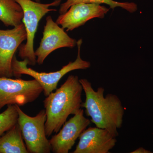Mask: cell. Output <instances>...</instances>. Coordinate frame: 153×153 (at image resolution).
<instances>
[{
  "label": "cell",
  "mask_w": 153,
  "mask_h": 153,
  "mask_svg": "<svg viewBox=\"0 0 153 153\" xmlns=\"http://www.w3.org/2000/svg\"><path fill=\"white\" fill-rule=\"evenodd\" d=\"M82 91L79 77L70 75L55 92L47 96L44 105L47 114L45 130L47 137L57 133L68 116L76 114L81 108Z\"/></svg>",
  "instance_id": "obj_2"
},
{
  "label": "cell",
  "mask_w": 153,
  "mask_h": 153,
  "mask_svg": "<svg viewBox=\"0 0 153 153\" xmlns=\"http://www.w3.org/2000/svg\"><path fill=\"white\" fill-rule=\"evenodd\" d=\"M79 138L73 153H109L117 142L108 131L96 126L85 129Z\"/></svg>",
  "instance_id": "obj_11"
},
{
  "label": "cell",
  "mask_w": 153,
  "mask_h": 153,
  "mask_svg": "<svg viewBox=\"0 0 153 153\" xmlns=\"http://www.w3.org/2000/svg\"><path fill=\"white\" fill-rule=\"evenodd\" d=\"M33 1H36L38 2H40L41 0H33Z\"/></svg>",
  "instance_id": "obj_17"
},
{
  "label": "cell",
  "mask_w": 153,
  "mask_h": 153,
  "mask_svg": "<svg viewBox=\"0 0 153 153\" xmlns=\"http://www.w3.org/2000/svg\"><path fill=\"white\" fill-rule=\"evenodd\" d=\"M80 3H94L99 4H105L109 6L110 8L114 9L119 7L130 13H133L137 10L136 4L133 2H121L114 0H67L65 3L60 5L59 13L60 15L64 13L71 6Z\"/></svg>",
  "instance_id": "obj_14"
},
{
  "label": "cell",
  "mask_w": 153,
  "mask_h": 153,
  "mask_svg": "<svg viewBox=\"0 0 153 153\" xmlns=\"http://www.w3.org/2000/svg\"><path fill=\"white\" fill-rule=\"evenodd\" d=\"M82 43V39L77 41V57L75 61L70 62L63 66L60 70L49 73L39 72L28 67V61L26 59L22 61L17 60L14 56L12 61V69L13 76L17 78H20L22 74H26L36 79L42 86L44 95L47 96L53 91L57 88L58 82L61 78L70 71L79 69H86L90 68L91 63L89 61L82 60L80 57V49Z\"/></svg>",
  "instance_id": "obj_3"
},
{
  "label": "cell",
  "mask_w": 153,
  "mask_h": 153,
  "mask_svg": "<svg viewBox=\"0 0 153 153\" xmlns=\"http://www.w3.org/2000/svg\"><path fill=\"white\" fill-rule=\"evenodd\" d=\"M43 38L40 46L35 52L36 63L42 65L49 54L56 49L64 47L73 48L77 41L68 36L64 29L54 22L51 16L46 18Z\"/></svg>",
  "instance_id": "obj_7"
},
{
  "label": "cell",
  "mask_w": 153,
  "mask_h": 153,
  "mask_svg": "<svg viewBox=\"0 0 153 153\" xmlns=\"http://www.w3.org/2000/svg\"><path fill=\"white\" fill-rule=\"evenodd\" d=\"M90 123L91 120L84 116L83 109L80 108L49 140L51 151L54 153L69 152L76 140Z\"/></svg>",
  "instance_id": "obj_8"
},
{
  "label": "cell",
  "mask_w": 153,
  "mask_h": 153,
  "mask_svg": "<svg viewBox=\"0 0 153 153\" xmlns=\"http://www.w3.org/2000/svg\"><path fill=\"white\" fill-rule=\"evenodd\" d=\"M22 7L24 12L22 21L27 33V42L19 47V57L28 61V65L35 66L36 57L34 50V41L40 20L47 13L55 12L57 10L50 9L51 7H57L61 0H54L49 4H41L33 0H15Z\"/></svg>",
  "instance_id": "obj_4"
},
{
  "label": "cell",
  "mask_w": 153,
  "mask_h": 153,
  "mask_svg": "<svg viewBox=\"0 0 153 153\" xmlns=\"http://www.w3.org/2000/svg\"><path fill=\"white\" fill-rule=\"evenodd\" d=\"M85 95L82 108L85 109L87 116L96 126L108 131L114 137L119 135L118 129L123 123L125 108L117 95L108 94L104 97V88L95 91L91 83L86 79H79Z\"/></svg>",
  "instance_id": "obj_1"
},
{
  "label": "cell",
  "mask_w": 153,
  "mask_h": 153,
  "mask_svg": "<svg viewBox=\"0 0 153 153\" xmlns=\"http://www.w3.org/2000/svg\"><path fill=\"white\" fill-rule=\"evenodd\" d=\"M7 106V108L0 114V137L18 123L19 114L16 105Z\"/></svg>",
  "instance_id": "obj_15"
},
{
  "label": "cell",
  "mask_w": 153,
  "mask_h": 153,
  "mask_svg": "<svg viewBox=\"0 0 153 153\" xmlns=\"http://www.w3.org/2000/svg\"><path fill=\"white\" fill-rule=\"evenodd\" d=\"M151 153L150 151L145 149L144 148H139L135 151H133L131 153Z\"/></svg>",
  "instance_id": "obj_16"
},
{
  "label": "cell",
  "mask_w": 153,
  "mask_h": 153,
  "mask_svg": "<svg viewBox=\"0 0 153 153\" xmlns=\"http://www.w3.org/2000/svg\"><path fill=\"white\" fill-rule=\"evenodd\" d=\"M43 89L35 79L0 77V110L6 105L23 106L38 98Z\"/></svg>",
  "instance_id": "obj_6"
},
{
  "label": "cell",
  "mask_w": 153,
  "mask_h": 153,
  "mask_svg": "<svg viewBox=\"0 0 153 153\" xmlns=\"http://www.w3.org/2000/svg\"><path fill=\"white\" fill-rule=\"evenodd\" d=\"M109 10L94 3H78L71 6L66 13L60 15L56 22L67 32L71 31L91 19H103Z\"/></svg>",
  "instance_id": "obj_10"
},
{
  "label": "cell",
  "mask_w": 153,
  "mask_h": 153,
  "mask_svg": "<svg viewBox=\"0 0 153 153\" xmlns=\"http://www.w3.org/2000/svg\"><path fill=\"white\" fill-rule=\"evenodd\" d=\"M18 114V123L28 152L49 153L51 147L45 130L47 114L42 109L35 117L25 113L18 105H15Z\"/></svg>",
  "instance_id": "obj_5"
},
{
  "label": "cell",
  "mask_w": 153,
  "mask_h": 153,
  "mask_svg": "<svg viewBox=\"0 0 153 153\" xmlns=\"http://www.w3.org/2000/svg\"><path fill=\"white\" fill-rule=\"evenodd\" d=\"M27 38L23 23L11 30H0V77L13 76L12 65L15 52Z\"/></svg>",
  "instance_id": "obj_9"
},
{
  "label": "cell",
  "mask_w": 153,
  "mask_h": 153,
  "mask_svg": "<svg viewBox=\"0 0 153 153\" xmlns=\"http://www.w3.org/2000/svg\"><path fill=\"white\" fill-rule=\"evenodd\" d=\"M23 17L22 7L15 0H0V21L6 27H16Z\"/></svg>",
  "instance_id": "obj_13"
},
{
  "label": "cell",
  "mask_w": 153,
  "mask_h": 153,
  "mask_svg": "<svg viewBox=\"0 0 153 153\" xmlns=\"http://www.w3.org/2000/svg\"><path fill=\"white\" fill-rule=\"evenodd\" d=\"M18 123L0 137V153H28Z\"/></svg>",
  "instance_id": "obj_12"
}]
</instances>
